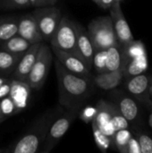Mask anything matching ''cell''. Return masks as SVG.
Here are the masks:
<instances>
[{"instance_id":"obj_38","label":"cell","mask_w":152,"mask_h":153,"mask_svg":"<svg viewBox=\"0 0 152 153\" xmlns=\"http://www.w3.org/2000/svg\"><path fill=\"white\" fill-rule=\"evenodd\" d=\"M150 91H151V93L152 95V82L150 83Z\"/></svg>"},{"instance_id":"obj_34","label":"cell","mask_w":152,"mask_h":153,"mask_svg":"<svg viewBox=\"0 0 152 153\" xmlns=\"http://www.w3.org/2000/svg\"><path fill=\"white\" fill-rule=\"evenodd\" d=\"M42 2L44 6H47V5H54L57 2V0H42Z\"/></svg>"},{"instance_id":"obj_20","label":"cell","mask_w":152,"mask_h":153,"mask_svg":"<svg viewBox=\"0 0 152 153\" xmlns=\"http://www.w3.org/2000/svg\"><path fill=\"white\" fill-rule=\"evenodd\" d=\"M18 32V18L6 17L0 19V44L17 35Z\"/></svg>"},{"instance_id":"obj_19","label":"cell","mask_w":152,"mask_h":153,"mask_svg":"<svg viewBox=\"0 0 152 153\" xmlns=\"http://www.w3.org/2000/svg\"><path fill=\"white\" fill-rule=\"evenodd\" d=\"M30 46L31 43L17 34L0 44V48L13 54H23Z\"/></svg>"},{"instance_id":"obj_17","label":"cell","mask_w":152,"mask_h":153,"mask_svg":"<svg viewBox=\"0 0 152 153\" xmlns=\"http://www.w3.org/2000/svg\"><path fill=\"white\" fill-rule=\"evenodd\" d=\"M147 67H148V59L146 54L133 57L130 59L125 68L124 69V77L129 79L133 76L141 74L147 69Z\"/></svg>"},{"instance_id":"obj_39","label":"cell","mask_w":152,"mask_h":153,"mask_svg":"<svg viewBox=\"0 0 152 153\" xmlns=\"http://www.w3.org/2000/svg\"><path fill=\"white\" fill-rule=\"evenodd\" d=\"M92 1H93V2H95L97 4H99V0H92Z\"/></svg>"},{"instance_id":"obj_8","label":"cell","mask_w":152,"mask_h":153,"mask_svg":"<svg viewBox=\"0 0 152 153\" xmlns=\"http://www.w3.org/2000/svg\"><path fill=\"white\" fill-rule=\"evenodd\" d=\"M110 17L112 19L114 30L119 44L125 46L133 41V36L122 12L119 1H115L110 7Z\"/></svg>"},{"instance_id":"obj_12","label":"cell","mask_w":152,"mask_h":153,"mask_svg":"<svg viewBox=\"0 0 152 153\" xmlns=\"http://www.w3.org/2000/svg\"><path fill=\"white\" fill-rule=\"evenodd\" d=\"M76 54L87 64L89 68H92V59L94 56V46L87 30L81 24L76 23Z\"/></svg>"},{"instance_id":"obj_26","label":"cell","mask_w":152,"mask_h":153,"mask_svg":"<svg viewBox=\"0 0 152 153\" xmlns=\"http://www.w3.org/2000/svg\"><path fill=\"white\" fill-rule=\"evenodd\" d=\"M111 123L115 129V131L122 130V129H127L128 128V121L122 116V114L119 112L116 106L114 104V108L112 112V117H111Z\"/></svg>"},{"instance_id":"obj_30","label":"cell","mask_w":152,"mask_h":153,"mask_svg":"<svg viewBox=\"0 0 152 153\" xmlns=\"http://www.w3.org/2000/svg\"><path fill=\"white\" fill-rule=\"evenodd\" d=\"M12 88H13L12 80H8L7 82H5L0 86V100L4 98H6L7 95L11 93Z\"/></svg>"},{"instance_id":"obj_13","label":"cell","mask_w":152,"mask_h":153,"mask_svg":"<svg viewBox=\"0 0 152 153\" xmlns=\"http://www.w3.org/2000/svg\"><path fill=\"white\" fill-rule=\"evenodd\" d=\"M42 42L39 43H35L31 44V46L27 49L26 52H24L20 58L14 71H13V75L14 78L22 82H25L26 78L28 74H30L36 59L38 56V53L40 48Z\"/></svg>"},{"instance_id":"obj_27","label":"cell","mask_w":152,"mask_h":153,"mask_svg":"<svg viewBox=\"0 0 152 153\" xmlns=\"http://www.w3.org/2000/svg\"><path fill=\"white\" fill-rule=\"evenodd\" d=\"M139 144L141 153H152V140L151 137L145 134H142L139 137Z\"/></svg>"},{"instance_id":"obj_11","label":"cell","mask_w":152,"mask_h":153,"mask_svg":"<svg viewBox=\"0 0 152 153\" xmlns=\"http://www.w3.org/2000/svg\"><path fill=\"white\" fill-rule=\"evenodd\" d=\"M17 34L31 44L44 41L38 23L31 13H26L18 18Z\"/></svg>"},{"instance_id":"obj_10","label":"cell","mask_w":152,"mask_h":153,"mask_svg":"<svg viewBox=\"0 0 152 153\" xmlns=\"http://www.w3.org/2000/svg\"><path fill=\"white\" fill-rule=\"evenodd\" d=\"M114 108V104L105 101L99 100L96 107V114L94 119L92 120L96 126L99 128V130L104 133L106 135L109 136L111 139L113 138L116 131L111 123L112 112Z\"/></svg>"},{"instance_id":"obj_40","label":"cell","mask_w":152,"mask_h":153,"mask_svg":"<svg viewBox=\"0 0 152 153\" xmlns=\"http://www.w3.org/2000/svg\"><path fill=\"white\" fill-rule=\"evenodd\" d=\"M7 1H8V0H3V2H4V4H5V3H6Z\"/></svg>"},{"instance_id":"obj_22","label":"cell","mask_w":152,"mask_h":153,"mask_svg":"<svg viewBox=\"0 0 152 153\" xmlns=\"http://www.w3.org/2000/svg\"><path fill=\"white\" fill-rule=\"evenodd\" d=\"M131 137L132 135L128 129L118 130L112 138V144H114L120 152L127 153V146Z\"/></svg>"},{"instance_id":"obj_4","label":"cell","mask_w":152,"mask_h":153,"mask_svg":"<svg viewBox=\"0 0 152 153\" xmlns=\"http://www.w3.org/2000/svg\"><path fill=\"white\" fill-rule=\"evenodd\" d=\"M95 50L108 49L118 41L110 16H101L92 20L87 28Z\"/></svg>"},{"instance_id":"obj_2","label":"cell","mask_w":152,"mask_h":153,"mask_svg":"<svg viewBox=\"0 0 152 153\" xmlns=\"http://www.w3.org/2000/svg\"><path fill=\"white\" fill-rule=\"evenodd\" d=\"M64 109V107L58 105L47 110L31 124L29 129L7 150V152L12 153L39 152L52 123Z\"/></svg>"},{"instance_id":"obj_32","label":"cell","mask_w":152,"mask_h":153,"mask_svg":"<svg viewBox=\"0 0 152 153\" xmlns=\"http://www.w3.org/2000/svg\"><path fill=\"white\" fill-rule=\"evenodd\" d=\"M116 0H99V5L104 9H108L112 6V4H114Z\"/></svg>"},{"instance_id":"obj_33","label":"cell","mask_w":152,"mask_h":153,"mask_svg":"<svg viewBox=\"0 0 152 153\" xmlns=\"http://www.w3.org/2000/svg\"><path fill=\"white\" fill-rule=\"evenodd\" d=\"M30 6H34V7L44 6L42 0H30Z\"/></svg>"},{"instance_id":"obj_21","label":"cell","mask_w":152,"mask_h":153,"mask_svg":"<svg viewBox=\"0 0 152 153\" xmlns=\"http://www.w3.org/2000/svg\"><path fill=\"white\" fill-rule=\"evenodd\" d=\"M22 54H13L0 48V74H10L14 71Z\"/></svg>"},{"instance_id":"obj_25","label":"cell","mask_w":152,"mask_h":153,"mask_svg":"<svg viewBox=\"0 0 152 153\" xmlns=\"http://www.w3.org/2000/svg\"><path fill=\"white\" fill-rule=\"evenodd\" d=\"M106 63H107V49L95 50L92 59V67L95 68L98 74L107 71Z\"/></svg>"},{"instance_id":"obj_23","label":"cell","mask_w":152,"mask_h":153,"mask_svg":"<svg viewBox=\"0 0 152 153\" xmlns=\"http://www.w3.org/2000/svg\"><path fill=\"white\" fill-rule=\"evenodd\" d=\"M91 127H92L94 141H95L98 148L101 152H106L112 145V139L109 136L106 135L104 133H102L93 121H91Z\"/></svg>"},{"instance_id":"obj_1","label":"cell","mask_w":152,"mask_h":153,"mask_svg":"<svg viewBox=\"0 0 152 153\" xmlns=\"http://www.w3.org/2000/svg\"><path fill=\"white\" fill-rule=\"evenodd\" d=\"M55 69L57 77L59 105L65 108L81 107L92 91L91 79L76 75L65 69L55 58Z\"/></svg>"},{"instance_id":"obj_9","label":"cell","mask_w":152,"mask_h":153,"mask_svg":"<svg viewBox=\"0 0 152 153\" xmlns=\"http://www.w3.org/2000/svg\"><path fill=\"white\" fill-rule=\"evenodd\" d=\"M51 49L56 58L69 72L84 78L91 79V69L89 68L87 64L77 54L65 52L52 48Z\"/></svg>"},{"instance_id":"obj_37","label":"cell","mask_w":152,"mask_h":153,"mask_svg":"<svg viewBox=\"0 0 152 153\" xmlns=\"http://www.w3.org/2000/svg\"><path fill=\"white\" fill-rule=\"evenodd\" d=\"M149 122H150V126H151L152 128V114L151 115V117H150V121H149Z\"/></svg>"},{"instance_id":"obj_41","label":"cell","mask_w":152,"mask_h":153,"mask_svg":"<svg viewBox=\"0 0 152 153\" xmlns=\"http://www.w3.org/2000/svg\"><path fill=\"white\" fill-rule=\"evenodd\" d=\"M116 1H119V2H121L122 0H116Z\"/></svg>"},{"instance_id":"obj_31","label":"cell","mask_w":152,"mask_h":153,"mask_svg":"<svg viewBox=\"0 0 152 153\" xmlns=\"http://www.w3.org/2000/svg\"><path fill=\"white\" fill-rule=\"evenodd\" d=\"M127 153H141L139 142L135 138L131 137L127 146Z\"/></svg>"},{"instance_id":"obj_42","label":"cell","mask_w":152,"mask_h":153,"mask_svg":"<svg viewBox=\"0 0 152 153\" xmlns=\"http://www.w3.org/2000/svg\"><path fill=\"white\" fill-rule=\"evenodd\" d=\"M0 124H1V122H0Z\"/></svg>"},{"instance_id":"obj_3","label":"cell","mask_w":152,"mask_h":153,"mask_svg":"<svg viewBox=\"0 0 152 153\" xmlns=\"http://www.w3.org/2000/svg\"><path fill=\"white\" fill-rule=\"evenodd\" d=\"M81 107L65 108L63 112L52 123L43 144L39 149V153L50 152L58 143V142L67 133L74 120L79 117Z\"/></svg>"},{"instance_id":"obj_24","label":"cell","mask_w":152,"mask_h":153,"mask_svg":"<svg viewBox=\"0 0 152 153\" xmlns=\"http://www.w3.org/2000/svg\"><path fill=\"white\" fill-rule=\"evenodd\" d=\"M124 52L129 59L146 54L145 48L141 41H132L128 45L123 46Z\"/></svg>"},{"instance_id":"obj_5","label":"cell","mask_w":152,"mask_h":153,"mask_svg":"<svg viewBox=\"0 0 152 153\" xmlns=\"http://www.w3.org/2000/svg\"><path fill=\"white\" fill-rule=\"evenodd\" d=\"M52 63L53 51L48 45L42 42L37 59L24 83H26L32 90H40L46 82Z\"/></svg>"},{"instance_id":"obj_35","label":"cell","mask_w":152,"mask_h":153,"mask_svg":"<svg viewBox=\"0 0 152 153\" xmlns=\"http://www.w3.org/2000/svg\"><path fill=\"white\" fill-rule=\"evenodd\" d=\"M7 117L4 115V113H3V110H2V108H1V106H0V122L2 123L4 119H6Z\"/></svg>"},{"instance_id":"obj_6","label":"cell","mask_w":152,"mask_h":153,"mask_svg":"<svg viewBox=\"0 0 152 153\" xmlns=\"http://www.w3.org/2000/svg\"><path fill=\"white\" fill-rule=\"evenodd\" d=\"M76 22L62 16L58 27L50 39L51 48L76 54Z\"/></svg>"},{"instance_id":"obj_15","label":"cell","mask_w":152,"mask_h":153,"mask_svg":"<svg viewBox=\"0 0 152 153\" xmlns=\"http://www.w3.org/2000/svg\"><path fill=\"white\" fill-rule=\"evenodd\" d=\"M124 78V71L117 70L114 72H103L98 74L92 78V82L98 88L109 91L116 88Z\"/></svg>"},{"instance_id":"obj_18","label":"cell","mask_w":152,"mask_h":153,"mask_svg":"<svg viewBox=\"0 0 152 153\" xmlns=\"http://www.w3.org/2000/svg\"><path fill=\"white\" fill-rule=\"evenodd\" d=\"M122 116L128 121H133L138 116V107L133 100L128 97H120L117 100V105H116Z\"/></svg>"},{"instance_id":"obj_28","label":"cell","mask_w":152,"mask_h":153,"mask_svg":"<svg viewBox=\"0 0 152 153\" xmlns=\"http://www.w3.org/2000/svg\"><path fill=\"white\" fill-rule=\"evenodd\" d=\"M95 114H96V108L88 107V108H84L82 112L80 111L79 117L85 123H91V121L94 119Z\"/></svg>"},{"instance_id":"obj_16","label":"cell","mask_w":152,"mask_h":153,"mask_svg":"<svg viewBox=\"0 0 152 153\" xmlns=\"http://www.w3.org/2000/svg\"><path fill=\"white\" fill-rule=\"evenodd\" d=\"M150 83L151 82L148 76L141 74L129 78L126 88L131 94L141 99V97L145 95L148 90H150Z\"/></svg>"},{"instance_id":"obj_14","label":"cell","mask_w":152,"mask_h":153,"mask_svg":"<svg viewBox=\"0 0 152 153\" xmlns=\"http://www.w3.org/2000/svg\"><path fill=\"white\" fill-rule=\"evenodd\" d=\"M130 59L124 52V48L119 42L107 49V63L106 68L108 72H114L117 70H123Z\"/></svg>"},{"instance_id":"obj_36","label":"cell","mask_w":152,"mask_h":153,"mask_svg":"<svg viewBox=\"0 0 152 153\" xmlns=\"http://www.w3.org/2000/svg\"><path fill=\"white\" fill-rule=\"evenodd\" d=\"M8 80H10V79H8V78H6V77H4V76H0V86H1L3 83H4L5 82H7Z\"/></svg>"},{"instance_id":"obj_29","label":"cell","mask_w":152,"mask_h":153,"mask_svg":"<svg viewBox=\"0 0 152 153\" xmlns=\"http://www.w3.org/2000/svg\"><path fill=\"white\" fill-rule=\"evenodd\" d=\"M4 4L8 8H24L30 6V0H8Z\"/></svg>"},{"instance_id":"obj_7","label":"cell","mask_w":152,"mask_h":153,"mask_svg":"<svg viewBox=\"0 0 152 153\" xmlns=\"http://www.w3.org/2000/svg\"><path fill=\"white\" fill-rule=\"evenodd\" d=\"M31 14L38 23L43 40L50 41L63 16L60 9L54 5L41 6L37 7Z\"/></svg>"}]
</instances>
